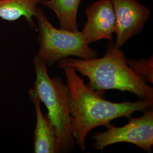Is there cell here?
I'll use <instances>...</instances> for the list:
<instances>
[{"label": "cell", "mask_w": 153, "mask_h": 153, "mask_svg": "<svg viewBox=\"0 0 153 153\" xmlns=\"http://www.w3.org/2000/svg\"><path fill=\"white\" fill-rule=\"evenodd\" d=\"M35 17L40 43L37 56L46 65H53L56 62L69 56L82 59L97 57L96 50L89 47L82 32H72L55 27L40 7H38Z\"/></svg>", "instance_id": "4"}, {"label": "cell", "mask_w": 153, "mask_h": 153, "mask_svg": "<svg viewBox=\"0 0 153 153\" xmlns=\"http://www.w3.org/2000/svg\"><path fill=\"white\" fill-rule=\"evenodd\" d=\"M129 68L143 81L153 83V56L147 59L126 60Z\"/></svg>", "instance_id": "11"}, {"label": "cell", "mask_w": 153, "mask_h": 153, "mask_svg": "<svg viewBox=\"0 0 153 153\" xmlns=\"http://www.w3.org/2000/svg\"><path fill=\"white\" fill-rule=\"evenodd\" d=\"M28 94L36 112L33 152L35 153H56V140L53 126L46 115H43L41 102L34 89H30Z\"/></svg>", "instance_id": "8"}, {"label": "cell", "mask_w": 153, "mask_h": 153, "mask_svg": "<svg viewBox=\"0 0 153 153\" xmlns=\"http://www.w3.org/2000/svg\"><path fill=\"white\" fill-rule=\"evenodd\" d=\"M87 22L82 34L88 44L102 39L112 40L115 33L116 18L110 0H99L85 10Z\"/></svg>", "instance_id": "7"}, {"label": "cell", "mask_w": 153, "mask_h": 153, "mask_svg": "<svg viewBox=\"0 0 153 153\" xmlns=\"http://www.w3.org/2000/svg\"><path fill=\"white\" fill-rule=\"evenodd\" d=\"M150 107L139 117H129L126 126L116 127L111 124L106 131L93 135L95 150L103 151L107 146L120 142L131 143L147 153H152L153 146V110Z\"/></svg>", "instance_id": "5"}, {"label": "cell", "mask_w": 153, "mask_h": 153, "mask_svg": "<svg viewBox=\"0 0 153 153\" xmlns=\"http://www.w3.org/2000/svg\"><path fill=\"white\" fill-rule=\"evenodd\" d=\"M60 68L64 71L70 94L72 135L82 151L85 150L88 133L95 127L107 128L117 118H129L134 112L145 111L153 105V99L120 103L105 100L102 96V92L86 85L74 68L69 66Z\"/></svg>", "instance_id": "1"}, {"label": "cell", "mask_w": 153, "mask_h": 153, "mask_svg": "<svg viewBox=\"0 0 153 153\" xmlns=\"http://www.w3.org/2000/svg\"><path fill=\"white\" fill-rule=\"evenodd\" d=\"M59 66L74 68L89 79L88 86L98 91L118 90L132 93L142 99H153V88L137 76L128 65L124 53L110 41L101 58L67 57L57 61Z\"/></svg>", "instance_id": "2"}, {"label": "cell", "mask_w": 153, "mask_h": 153, "mask_svg": "<svg viewBox=\"0 0 153 153\" xmlns=\"http://www.w3.org/2000/svg\"><path fill=\"white\" fill-rule=\"evenodd\" d=\"M42 0H0V18L15 21L24 16L32 27H36L33 17L36 16Z\"/></svg>", "instance_id": "9"}, {"label": "cell", "mask_w": 153, "mask_h": 153, "mask_svg": "<svg viewBox=\"0 0 153 153\" xmlns=\"http://www.w3.org/2000/svg\"><path fill=\"white\" fill-rule=\"evenodd\" d=\"M36 79L34 90L41 103L45 105L46 114L55 131L56 153L72 150L74 141L71 131L70 94L62 78H51L47 65L36 56L33 59Z\"/></svg>", "instance_id": "3"}, {"label": "cell", "mask_w": 153, "mask_h": 153, "mask_svg": "<svg viewBox=\"0 0 153 153\" xmlns=\"http://www.w3.org/2000/svg\"><path fill=\"white\" fill-rule=\"evenodd\" d=\"M82 0H42L41 3L54 11L57 16L60 28L78 31L77 14Z\"/></svg>", "instance_id": "10"}, {"label": "cell", "mask_w": 153, "mask_h": 153, "mask_svg": "<svg viewBox=\"0 0 153 153\" xmlns=\"http://www.w3.org/2000/svg\"><path fill=\"white\" fill-rule=\"evenodd\" d=\"M116 18V47L121 48L126 42L142 31L150 11L136 0H110Z\"/></svg>", "instance_id": "6"}]
</instances>
